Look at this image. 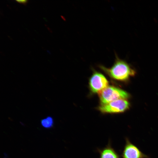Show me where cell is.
<instances>
[{"mask_svg":"<svg viewBox=\"0 0 158 158\" xmlns=\"http://www.w3.org/2000/svg\"><path fill=\"white\" fill-rule=\"evenodd\" d=\"M115 59L112 66L107 68L100 65L99 68L103 71L111 78L116 80L124 81L135 75V72L125 61L120 59L115 54Z\"/></svg>","mask_w":158,"mask_h":158,"instance_id":"1","label":"cell"},{"mask_svg":"<svg viewBox=\"0 0 158 158\" xmlns=\"http://www.w3.org/2000/svg\"><path fill=\"white\" fill-rule=\"evenodd\" d=\"M98 94L100 105L118 99H126L130 97L129 94L126 91L113 86H108Z\"/></svg>","mask_w":158,"mask_h":158,"instance_id":"2","label":"cell"},{"mask_svg":"<svg viewBox=\"0 0 158 158\" xmlns=\"http://www.w3.org/2000/svg\"><path fill=\"white\" fill-rule=\"evenodd\" d=\"M129 103L126 99H120L100 105L97 108L102 114H115L124 112L129 109Z\"/></svg>","mask_w":158,"mask_h":158,"instance_id":"3","label":"cell"},{"mask_svg":"<svg viewBox=\"0 0 158 158\" xmlns=\"http://www.w3.org/2000/svg\"><path fill=\"white\" fill-rule=\"evenodd\" d=\"M109 82L102 73L94 71L90 78L89 85L90 90L93 94L99 93L109 86Z\"/></svg>","mask_w":158,"mask_h":158,"instance_id":"4","label":"cell"},{"mask_svg":"<svg viewBox=\"0 0 158 158\" xmlns=\"http://www.w3.org/2000/svg\"><path fill=\"white\" fill-rule=\"evenodd\" d=\"M125 141L121 154L122 158H150L149 156L143 153L137 147L133 144L128 138H125Z\"/></svg>","mask_w":158,"mask_h":158,"instance_id":"5","label":"cell"},{"mask_svg":"<svg viewBox=\"0 0 158 158\" xmlns=\"http://www.w3.org/2000/svg\"><path fill=\"white\" fill-rule=\"evenodd\" d=\"M97 151L99 153V158H120L119 154L112 147L110 141L104 148L97 149Z\"/></svg>","mask_w":158,"mask_h":158,"instance_id":"6","label":"cell"},{"mask_svg":"<svg viewBox=\"0 0 158 158\" xmlns=\"http://www.w3.org/2000/svg\"><path fill=\"white\" fill-rule=\"evenodd\" d=\"M53 123V120L52 118L49 116L42 119L41 121L42 126L46 128L51 127L52 126Z\"/></svg>","mask_w":158,"mask_h":158,"instance_id":"7","label":"cell"},{"mask_svg":"<svg viewBox=\"0 0 158 158\" xmlns=\"http://www.w3.org/2000/svg\"><path fill=\"white\" fill-rule=\"evenodd\" d=\"M16 1L19 3H22L24 4H26L28 1V0H16Z\"/></svg>","mask_w":158,"mask_h":158,"instance_id":"8","label":"cell"}]
</instances>
